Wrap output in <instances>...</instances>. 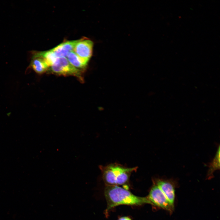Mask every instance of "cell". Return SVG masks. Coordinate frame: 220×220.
<instances>
[{"mask_svg": "<svg viewBox=\"0 0 220 220\" xmlns=\"http://www.w3.org/2000/svg\"><path fill=\"white\" fill-rule=\"evenodd\" d=\"M67 57L70 63L78 70L82 71L86 68L87 64L84 63L73 51L70 52Z\"/></svg>", "mask_w": 220, "mask_h": 220, "instance_id": "obj_9", "label": "cell"}, {"mask_svg": "<svg viewBox=\"0 0 220 220\" xmlns=\"http://www.w3.org/2000/svg\"><path fill=\"white\" fill-rule=\"evenodd\" d=\"M220 149L219 146L215 157L209 164L207 175L208 178L212 177L214 172L220 169Z\"/></svg>", "mask_w": 220, "mask_h": 220, "instance_id": "obj_10", "label": "cell"}, {"mask_svg": "<svg viewBox=\"0 0 220 220\" xmlns=\"http://www.w3.org/2000/svg\"><path fill=\"white\" fill-rule=\"evenodd\" d=\"M77 41L78 40L66 41L51 50L57 58L66 57L70 52L73 51Z\"/></svg>", "mask_w": 220, "mask_h": 220, "instance_id": "obj_7", "label": "cell"}, {"mask_svg": "<svg viewBox=\"0 0 220 220\" xmlns=\"http://www.w3.org/2000/svg\"><path fill=\"white\" fill-rule=\"evenodd\" d=\"M152 205H155L171 213L174 206L169 202L163 193L155 183L147 197Z\"/></svg>", "mask_w": 220, "mask_h": 220, "instance_id": "obj_4", "label": "cell"}, {"mask_svg": "<svg viewBox=\"0 0 220 220\" xmlns=\"http://www.w3.org/2000/svg\"><path fill=\"white\" fill-rule=\"evenodd\" d=\"M118 220H131V219L128 217H123L119 218Z\"/></svg>", "mask_w": 220, "mask_h": 220, "instance_id": "obj_12", "label": "cell"}, {"mask_svg": "<svg viewBox=\"0 0 220 220\" xmlns=\"http://www.w3.org/2000/svg\"><path fill=\"white\" fill-rule=\"evenodd\" d=\"M105 195L107 207L105 213L112 208L121 205H141L145 204L152 205L147 197L137 196L128 190L117 185H107Z\"/></svg>", "mask_w": 220, "mask_h": 220, "instance_id": "obj_1", "label": "cell"}, {"mask_svg": "<svg viewBox=\"0 0 220 220\" xmlns=\"http://www.w3.org/2000/svg\"><path fill=\"white\" fill-rule=\"evenodd\" d=\"M30 66L37 74H41L46 72L49 67L43 58L33 54Z\"/></svg>", "mask_w": 220, "mask_h": 220, "instance_id": "obj_8", "label": "cell"}, {"mask_svg": "<svg viewBox=\"0 0 220 220\" xmlns=\"http://www.w3.org/2000/svg\"><path fill=\"white\" fill-rule=\"evenodd\" d=\"M34 54L43 58L49 68L57 58L51 50L47 51L36 52Z\"/></svg>", "mask_w": 220, "mask_h": 220, "instance_id": "obj_11", "label": "cell"}, {"mask_svg": "<svg viewBox=\"0 0 220 220\" xmlns=\"http://www.w3.org/2000/svg\"><path fill=\"white\" fill-rule=\"evenodd\" d=\"M103 180L107 185L124 184L128 181L131 173L136 171L137 167L127 168L117 164L99 166Z\"/></svg>", "mask_w": 220, "mask_h": 220, "instance_id": "obj_2", "label": "cell"}, {"mask_svg": "<svg viewBox=\"0 0 220 220\" xmlns=\"http://www.w3.org/2000/svg\"><path fill=\"white\" fill-rule=\"evenodd\" d=\"M53 73L64 76L72 75L82 81L81 71L72 66L66 57L57 58L49 68Z\"/></svg>", "mask_w": 220, "mask_h": 220, "instance_id": "obj_3", "label": "cell"}, {"mask_svg": "<svg viewBox=\"0 0 220 220\" xmlns=\"http://www.w3.org/2000/svg\"><path fill=\"white\" fill-rule=\"evenodd\" d=\"M93 47V42L92 41L83 38L78 40L73 51L87 64L92 54Z\"/></svg>", "mask_w": 220, "mask_h": 220, "instance_id": "obj_5", "label": "cell"}, {"mask_svg": "<svg viewBox=\"0 0 220 220\" xmlns=\"http://www.w3.org/2000/svg\"><path fill=\"white\" fill-rule=\"evenodd\" d=\"M161 190L169 202L173 206L175 199V188L171 181L158 179L155 183Z\"/></svg>", "mask_w": 220, "mask_h": 220, "instance_id": "obj_6", "label": "cell"}]
</instances>
